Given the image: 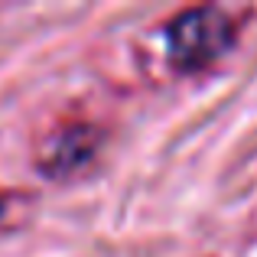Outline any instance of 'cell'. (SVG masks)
I'll use <instances>...</instances> for the list:
<instances>
[{"label":"cell","instance_id":"obj_1","mask_svg":"<svg viewBox=\"0 0 257 257\" xmlns=\"http://www.w3.org/2000/svg\"><path fill=\"white\" fill-rule=\"evenodd\" d=\"M163 39L176 72H199L231 49L234 20L218 7H192L166 23Z\"/></svg>","mask_w":257,"mask_h":257},{"label":"cell","instance_id":"obj_2","mask_svg":"<svg viewBox=\"0 0 257 257\" xmlns=\"http://www.w3.org/2000/svg\"><path fill=\"white\" fill-rule=\"evenodd\" d=\"M98 140H101V134L88 124L62 127L39 150V170H43V176H52V179H65V176L78 173L85 163H91L94 150H98Z\"/></svg>","mask_w":257,"mask_h":257}]
</instances>
